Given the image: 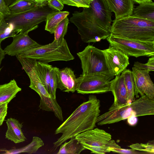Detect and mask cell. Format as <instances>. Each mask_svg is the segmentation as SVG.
I'll return each instance as SVG.
<instances>
[{"label":"cell","mask_w":154,"mask_h":154,"mask_svg":"<svg viewBox=\"0 0 154 154\" xmlns=\"http://www.w3.org/2000/svg\"><path fill=\"white\" fill-rule=\"evenodd\" d=\"M110 91L114 97L111 106L119 107L128 103L127 91L123 77L121 75L116 76L111 81Z\"/></svg>","instance_id":"16"},{"label":"cell","mask_w":154,"mask_h":154,"mask_svg":"<svg viewBox=\"0 0 154 154\" xmlns=\"http://www.w3.org/2000/svg\"><path fill=\"white\" fill-rule=\"evenodd\" d=\"M7 130L5 133V138L15 143L23 142L26 138L23 134L22 128V123L16 119L10 118L6 120Z\"/></svg>","instance_id":"18"},{"label":"cell","mask_w":154,"mask_h":154,"mask_svg":"<svg viewBox=\"0 0 154 154\" xmlns=\"http://www.w3.org/2000/svg\"><path fill=\"white\" fill-rule=\"evenodd\" d=\"M59 70L58 68L52 67L51 72L49 94L51 97L54 98H56L57 79Z\"/></svg>","instance_id":"32"},{"label":"cell","mask_w":154,"mask_h":154,"mask_svg":"<svg viewBox=\"0 0 154 154\" xmlns=\"http://www.w3.org/2000/svg\"><path fill=\"white\" fill-rule=\"evenodd\" d=\"M52 66L47 63L36 60L34 65L35 71L48 93L49 91L51 72Z\"/></svg>","instance_id":"22"},{"label":"cell","mask_w":154,"mask_h":154,"mask_svg":"<svg viewBox=\"0 0 154 154\" xmlns=\"http://www.w3.org/2000/svg\"><path fill=\"white\" fill-rule=\"evenodd\" d=\"M21 89L14 79L8 83L0 85V104L8 103Z\"/></svg>","instance_id":"20"},{"label":"cell","mask_w":154,"mask_h":154,"mask_svg":"<svg viewBox=\"0 0 154 154\" xmlns=\"http://www.w3.org/2000/svg\"><path fill=\"white\" fill-rule=\"evenodd\" d=\"M103 50L111 72L115 76L120 75L129 64L128 56L110 45L108 48Z\"/></svg>","instance_id":"12"},{"label":"cell","mask_w":154,"mask_h":154,"mask_svg":"<svg viewBox=\"0 0 154 154\" xmlns=\"http://www.w3.org/2000/svg\"><path fill=\"white\" fill-rule=\"evenodd\" d=\"M36 6L32 0H15L8 6L11 14L25 12Z\"/></svg>","instance_id":"27"},{"label":"cell","mask_w":154,"mask_h":154,"mask_svg":"<svg viewBox=\"0 0 154 154\" xmlns=\"http://www.w3.org/2000/svg\"><path fill=\"white\" fill-rule=\"evenodd\" d=\"M112 75H81L77 78L78 86L77 93L82 94H102L110 91L111 81L114 78Z\"/></svg>","instance_id":"10"},{"label":"cell","mask_w":154,"mask_h":154,"mask_svg":"<svg viewBox=\"0 0 154 154\" xmlns=\"http://www.w3.org/2000/svg\"><path fill=\"white\" fill-rule=\"evenodd\" d=\"M154 114V100L145 95L120 107L111 106L108 111L98 117L96 123L103 125L116 123L132 116Z\"/></svg>","instance_id":"3"},{"label":"cell","mask_w":154,"mask_h":154,"mask_svg":"<svg viewBox=\"0 0 154 154\" xmlns=\"http://www.w3.org/2000/svg\"><path fill=\"white\" fill-rule=\"evenodd\" d=\"M123 77L128 96V103H130L135 100L134 92V83L132 71L129 69H125L121 73Z\"/></svg>","instance_id":"28"},{"label":"cell","mask_w":154,"mask_h":154,"mask_svg":"<svg viewBox=\"0 0 154 154\" xmlns=\"http://www.w3.org/2000/svg\"><path fill=\"white\" fill-rule=\"evenodd\" d=\"M47 5L51 8L58 11H61L64 7L61 0H47Z\"/></svg>","instance_id":"35"},{"label":"cell","mask_w":154,"mask_h":154,"mask_svg":"<svg viewBox=\"0 0 154 154\" xmlns=\"http://www.w3.org/2000/svg\"><path fill=\"white\" fill-rule=\"evenodd\" d=\"M128 123L131 125H135L137 121V117L132 116L129 118L128 119Z\"/></svg>","instance_id":"40"},{"label":"cell","mask_w":154,"mask_h":154,"mask_svg":"<svg viewBox=\"0 0 154 154\" xmlns=\"http://www.w3.org/2000/svg\"><path fill=\"white\" fill-rule=\"evenodd\" d=\"M18 55L47 63L56 61H68L74 59L65 39L60 42L54 40L50 43L31 49Z\"/></svg>","instance_id":"5"},{"label":"cell","mask_w":154,"mask_h":154,"mask_svg":"<svg viewBox=\"0 0 154 154\" xmlns=\"http://www.w3.org/2000/svg\"><path fill=\"white\" fill-rule=\"evenodd\" d=\"M29 30L20 32L13 37L12 43L4 49L6 54L16 56L28 50L42 45L32 39L28 35Z\"/></svg>","instance_id":"13"},{"label":"cell","mask_w":154,"mask_h":154,"mask_svg":"<svg viewBox=\"0 0 154 154\" xmlns=\"http://www.w3.org/2000/svg\"><path fill=\"white\" fill-rule=\"evenodd\" d=\"M78 86L77 79L71 69L66 67L59 69L57 79V88L65 92L74 93L76 91Z\"/></svg>","instance_id":"15"},{"label":"cell","mask_w":154,"mask_h":154,"mask_svg":"<svg viewBox=\"0 0 154 154\" xmlns=\"http://www.w3.org/2000/svg\"><path fill=\"white\" fill-rule=\"evenodd\" d=\"M110 152L118 153L121 154H139L142 153L139 151L134 150L132 149H122L121 148H116L114 147H110L108 148Z\"/></svg>","instance_id":"36"},{"label":"cell","mask_w":154,"mask_h":154,"mask_svg":"<svg viewBox=\"0 0 154 154\" xmlns=\"http://www.w3.org/2000/svg\"><path fill=\"white\" fill-rule=\"evenodd\" d=\"M131 148L145 153L154 154V140L149 141L145 143H137L128 146Z\"/></svg>","instance_id":"31"},{"label":"cell","mask_w":154,"mask_h":154,"mask_svg":"<svg viewBox=\"0 0 154 154\" xmlns=\"http://www.w3.org/2000/svg\"><path fill=\"white\" fill-rule=\"evenodd\" d=\"M90 6L92 8L102 23L111 29L112 13L104 0H93Z\"/></svg>","instance_id":"19"},{"label":"cell","mask_w":154,"mask_h":154,"mask_svg":"<svg viewBox=\"0 0 154 154\" xmlns=\"http://www.w3.org/2000/svg\"><path fill=\"white\" fill-rule=\"evenodd\" d=\"M77 54L81 61L83 75H114L109 69L103 50L88 45Z\"/></svg>","instance_id":"8"},{"label":"cell","mask_w":154,"mask_h":154,"mask_svg":"<svg viewBox=\"0 0 154 154\" xmlns=\"http://www.w3.org/2000/svg\"><path fill=\"white\" fill-rule=\"evenodd\" d=\"M133 67L139 69L149 72L154 71V56L150 57L147 63H143L138 61L134 63Z\"/></svg>","instance_id":"33"},{"label":"cell","mask_w":154,"mask_h":154,"mask_svg":"<svg viewBox=\"0 0 154 154\" xmlns=\"http://www.w3.org/2000/svg\"><path fill=\"white\" fill-rule=\"evenodd\" d=\"M64 4L78 8H88L93 0H61Z\"/></svg>","instance_id":"34"},{"label":"cell","mask_w":154,"mask_h":154,"mask_svg":"<svg viewBox=\"0 0 154 154\" xmlns=\"http://www.w3.org/2000/svg\"><path fill=\"white\" fill-rule=\"evenodd\" d=\"M133 74L134 95L136 98L146 95L150 99L154 100V85L149 72L141 70L133 67Z\"/></svg>","instance_id":"11"},{"label":"cell","mask_w":154,"mask_h":154,"mask_svg":"<svg viewBox=\"0 0 154 154\" xmlns=\"http://www.w3.org/2000/svg\"><path fill=\"white\" fill-rule=\"evenodd\" d=\"M60 145V149L57 153V154H79L82 151L86 149L75 137L70 138L69 141L65 142Z\"/></svg>","instance_id":"25"},{"label":"cell","mask_w":154,"mask_h":154,"mask_svg":"<svg viewBox=\"0 0 154 154\" xmlns=\"http://www.w3.org/2000/svg\"><path fill=\"white\" fill-rule=\"evenodd\" d=\"M134 3L140 4L144 3L149 2L152 1V0H132Z\"/></svg>","instance_id":"42"},{"label":"cell","mask_w":154,"mask_h":154,"mask_svg":"<svg viewBox=\"0 0 154 154\" xmlns=\"http://www.w3.org/2000/svg\"><path fill=\"white\" fill-rule=\"evenodd\" d=\"M8 104L5 103L0 104V126L2 124L7 115Z\"/></svg>","instance_id":"37"},{"label":"cell","mask_w":154,"mask_h":154,"mask_svg":"<svg viewBox=\"0 0 154 154\" xmlns=\"http://www.w3.org/2000/svg\"><path fill=\"white\" fill-rule=\"evenodd\" d=\"M112 21L111 34L128 39L154 42V22L132 16Z\"/></svg>","instance_id":"4"},{"label":"cell","mask_w":154,"mask_h":154,"mask_svg":"<svg viewBox=\"0 0 154 154\" xmlns=\"http://www.w3.org/2000/svg\"><path fill=\"white\" fill-rule=\"evenodd\" d=\"M67 11H58L49 16L46 21L45 30L51 34L54 33L59 23L69 14Z\"/></svg>","instance_id":"26"},{"label":"cell","mask_w":154,"mask_h":154,"mask_svg":"<svg viewBox=\"0 0 154 154\" xmlns=\"http://www.w3.org/2000/svg\"><path fill=\"white\" fill-rule=\"evenodd\" d=\"M37 6L42 7L47 4V0H32Z\"/></svg>","instance_id":"39"},{"label":"cell","mask_w":154,"mask_h":154,"mask_svg":"<svg viewBox=\"0 0 154 154\" xmlns=\"http://www.w3.org/2000/svg\"><path fill=\"white\" fill-rule=\"evenodd\" d=\"M40 97V109L43 110L53 112L59 120L63 121V117L61 107L57 103L56 98L45 96Z\"/></svg>","instance_id":"23"},{"label":"cell","mask_w":154,"mask_h":154,"mask_svg":"<svg viewBox=\"0 0 154 154\" xmlns=\"http://www.w3.org/2000/svg\"><path fill=\"white\" fill-rule=\"evenodd\" d=\"M100 103L96 96L90 95L88 100L79 106L56 129L55 134L61 133L62 135L53 143L54 147L57 148L67 140L81 133L94 128L97 118L100 115Z\"/></svg>","instance_id":"1"},{"label":"cell","mask_w":154,"mask_h":154,"mask_svg":"<svg viewBox=\"0 0 154 154\" xmlns=\"http://www.w3.org/2000/svg\"><path fill=\"white\" fill-rule=\"evenodd\" d=\"M17 34L13 24L6 22L4 19L0 24V45L5 38L13 37Z\"/></svg>","instance_id":"29"},{"label":"cell","mask_w":154,"mask_h":154,"mask_svg":"<svg viewBox=\"0 0 154 154\" xmlns=\"http://www.w3.org/2000/svg\"><path fill=\"white\" fill-rule=\"evenodd\" d=\"M6 54L4 51V50H3L1 47V45H0V66L2 63V62Z\"/></svg>","instance_id":"41"},{"label":"cell","mask_w":154,"mask_h":154,"mask_svg":"<svg viewBox=\"0 0 154 154\" xmlns=\"http://www.w3.org/2000/svg\"><path fill=\"white\" fill-rule=\"evenodd\" d=\"M69 20L67 17L61 21L57 26L54 34V40L57 41H62L66 35L69 23Z\"/></svg>","instance_id":"30"},{"label":"cell","mask_w":154,"mask_h":154,"mask_svg":"<svg viewBox=\"0 0 154 154\" xmlns=\"http://www.w3.org/2000/svg\"><path fill=\"white\" fill-rule=\"evenodd\" d=\"M57 11L47 4L42 7L36 6L21 13L11 14L5 16L4 19L6 22L13 24L18 34L36 29L39 24L46 21L49 16Z\"/></svg>","instance_id":"6"},{"label":"cell","mask_w":154,"mask_h":154,"mask_svg":"<svg viewBox=\"0 0 154 154\" xmlns=\"http://www.w3.org/2000/svg\"><path fill=\"white\" fill-rule=\"evenodd\" d=\"M15 0H13V2Z\"/></svg>","instance_id":"45"},{"label":"cell","mask_w":154,"mask_h":154,"mask_svg":"<svg viewBox=\"0 0 154 154\" xmlns=\"http://www.w3.org/2000/svg\"><path fill=\"white\" fill-rule=\"evenodd\" d=\"M109 45L128 56L138 57L154 56V42H145L126 38L111 34L106 38Z\"/></svg>","instance_id":"9"},{"label":"cell","mask_w":154,"mask_h":154,"mask_svg":"<svg viewBox=\"0 0 154 154\" xmlns=\"http://www.w3.org/2000/svg\"><path fill=\"white\" fill-rule=\"evenodd\" d=\"M4 15L0 13V24L4 19Z\"/></svg>","instance_id":"43"},{"label":"cell","mask_w":154,"mask_h":154,"mask_svg":"<svg viewBox=\"0 0 154 154\" xmlns=\"http://www.w3.org/2000/svg\"><path fill=\"white\" fill-rule=\"evenodd\" d=\"M131 16L154 22V3L152 1L139 4L134 8Z\"/></svg>","instance_id":"21"},{"label":"cell","mask_w":154,"mask_h":154,"mask_svg":"<svg viewBox=\"0 0 154 154\" xmlns=\"http://www.w3.org/2000/svg\"><path fill=\"white\" fill-rule=\"evenodd\" d=\"M2 69V68H0V72Z\"/></svg>","instance_id":"44"},{"label":"cell","mask_w":154,"mask_h":154,"mask_svg":"<svg viewBox=\"0 0 154 154\" xmlns=\"http://www.w3.org/2000/svg\"><path fill=\"white\" fill-rule=\"evenodd\" d=\"M110 11L115 14L116 19L131 16L134 9L132 0H104Z\"/></svg>","instance_id":"17"},{"label":"cell","mask_w":154,"mask_h":154,"mask_svg":"<svg viewBox=\"0 0 154 154\" xmlns=\"http://www.w3.org/2000/svg\"><path fill=\"white\" fill-rule=\"evenodd\" d=\"M75 137L86 149L90 150L91 153L104 154L110 152L109 148H121L112 139L110 133L98 128L81 133Z\"/></svg>","instance_id":"7"},{"label":"cell","mask_w":154,"mask_h":154,"mask_svg":"<svg viewBox=\"0 0 154 154\" xmlns=\"http://www.w3.org/2000/svg\"><path fill=\"white\" fill-rule=\"evenodd\" d=\"M0 13L5 17L10 15L11 11L5 0H0Z\"/></svg>","instance_id":"38"},{"label":"cell","mask_w":154,"mask_h":154,"mask_svg":"<svg viewBox=\"0 0 154 154\" xmlns=\"http://www.w3.org/2000/svg\"><path fill=\"white\" fill-rule=\"evenodd\" d=\"M16 56L29 77L30 80L29 87L36 91L40 97H51L35 71L34 65L37 60L22 57L18 55Z\"/></svg>","instance_id":"14"},{"label":"cell","mask_w":154,"mask_h":154,"mask_svg":"<svg viewBox=\"0 0 154 154\" xmlns=\"http://www.w3.org/2000/svg\"><path fill=\"white\" fill-rule=\"evenodd\" d=\"M44 145L43 140L37 137H33L32 141L29 144L23 147L16 149V148L7 150L1 149L0 151L4 154H13L26 152L32 154L35 152L41 147Z\"/></svg>","instance_id":"24"},{"label":"cell","mask_w":154,"mask_h":154,"mask_svg":"<svg viewBox=\"0 0 154 154\" xmlns=\"http://www.w3.org/2000/svg\"><path fill=\"white\" fill-rule=\"evenodd\" d=\"M69 21L76 26L84 42H98L106 39L111 34V29L102 23L90 6L83 8L82 12L74 11Z\"/></svg>","instance_id":"2"}]
</instances>
